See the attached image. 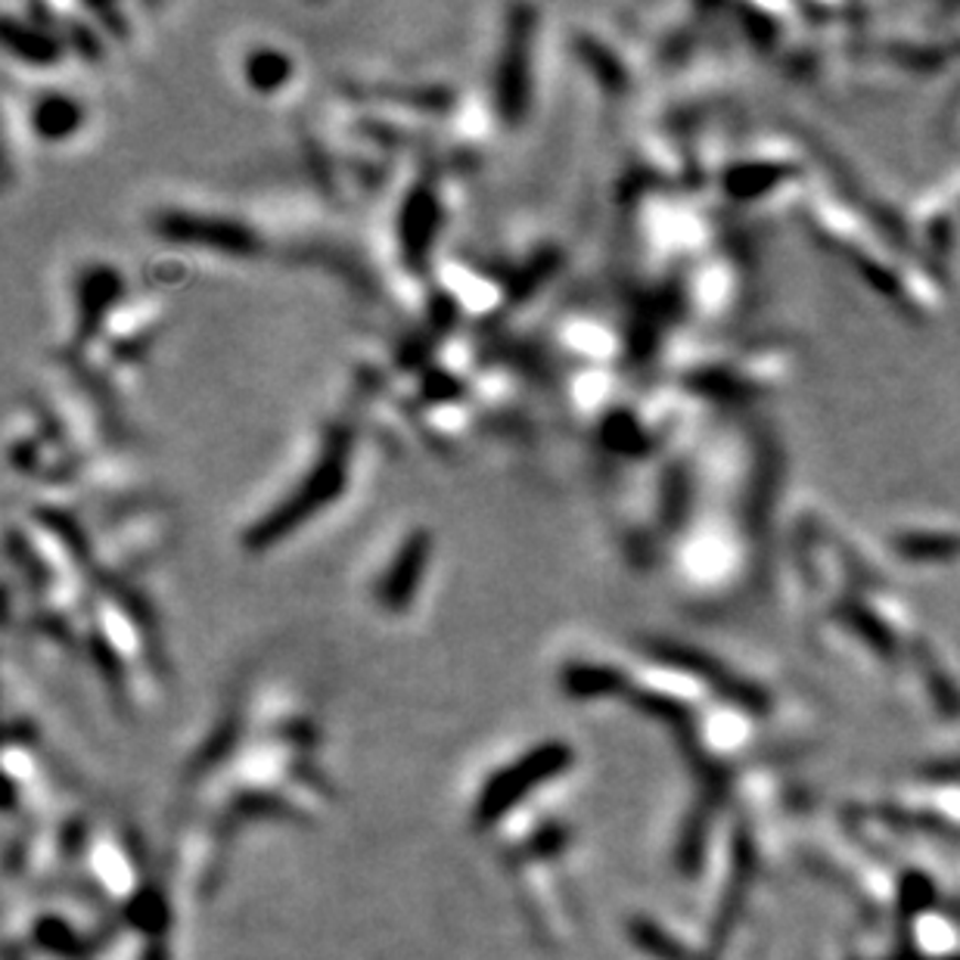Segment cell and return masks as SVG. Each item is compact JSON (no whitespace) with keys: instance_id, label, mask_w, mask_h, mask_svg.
<instances>
[{"instance_id":"1","label":"cell","mask_w":960,"mask_h":960,"mask_svg":"<svg viewBox=\"0 0 960 960\" xmlns=\"http://www.w3.org/2000/svg\"><path fill=\"white\" fill-rule=\"evenodd\" d=\"M348 454H352V442L345 435H330L326 454H321V461L311 466L309 479L302 482V488H295L280 510H271L252 529V535H246V544H252V550H261L265 544H271L274 538H283L295 526H302L299 519H305L314 510L326 507L330 500L343 492Z\"/></svg>"},{"instance_id":"2","label":"cell","mask_w":960,"mask_h":960,"mask_svg":"<svg viewBox=\"0 0 960 960\" xmlns=\"http://www.w3.org/2000/svg\"><path fill=\"white\" fill-rule=\"evenodd\" d=\"M532 85V22H516L514 37L504 53V75H500V109L507 119L526 112Z\"/></svg>"},{"instance_id":"3","label":"cell","mask_w":960,"mask_h":960,"mask_svg":"<svg viewBox=\"0 0 960 960\" xmlns=\"http://www.w3.org/2000/svg\"><path fill=\"white\" fill-rule=\"evenodd\" d=\"M429 560V535L417 532L411 535L401 550L395 553V560L386 569L382 582H379V601L386 603L389 610H405L413 601V591L420 584V575L427 569Z\"/></svg>"},{"instance_id":"4","label":"cell","mask_w":960,"mask_h":960,"mask_svg":"<svg viewBox=\"0 0 960 960\" xmlns=\"http://www.w3.org/2000/svg\"><path fill=\"white\" fill-rule=\"evenodd\" d=\"M162 230L169 237H190L199 242H215L224 246V252H252V237L230 222H212V218H184V215H169Z\"/></svg>"},{"instance_id":"5","label":"cell","mask_w":960,"mask_h":960,"mask_svg":"<svg viewBox=\"0 0 960 960\" xmlns=\"http://www.w3.org/2000/svg\"><path fill=\"white\" fill-rule=\"evenodd\" d=\"M78 121H82V112L66 97H44L35 109V131L44 140L69 138L78 128Z\"/></svg>"},{"instance_id":"6","label":"cell","mask_w":960,"mask_h":960,"mask_svg":"<svg viewBox=\"0 0 960 960\" xmlns=\"http://www.w3.org/2000/svg\"><path fill=\"white\" fill-rule=\"evenodd\" d=\"M287 78H290V63L283 53L261 51L246 60V82H252L258 90H277Z\"/></svg>"}]
</instances>
